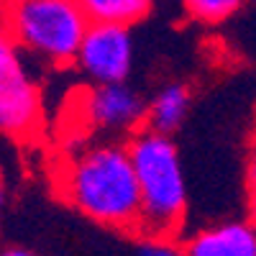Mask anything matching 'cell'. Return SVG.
<instances>
[{
	"mask_svg": "<svg viewBox=\"0 0 256 256\" xmlns=\"http://www.w3.org/2000/svg\"><path fill=\"white\" fill-rule=\"evenodd\" d=\"M62 195L90 220L138 233L141 195L128 144L98 141L74 152L59 177Z\"/></svg>",
	"mask_w": 256,
	"mask_h": 256,
	"instance_id": "cell-1",
	"label": "cell"
},
{
	"mask_svg": "<svg viewBox=\"0 0 256 256\" xmlns=\"http://www.w3.org/2000/svg\"><path fill=\"white\" fill-rule=\"evenodd\" d=\"M141 195V238L174 241L187 218V177L174 138L141 128L128 141Z\"/></svg>",
	"mask_w": 256,
	"mask_h": 256,
	"instance_id": "cell-2",
	"label": "cell"
},
{
	"mask_svg": "<svg viewBox=\"0 0 256 256\" xmlns=\"http://www.w3.org/2000/svg\"><path fill=\"white\" fill-rule=\"evenodd\" d=\"M3 28L16 46L52 64L77 62L90 20L72 0H20L6 6Z\"/></svg>",
	"mask_w": 256,
	"mask_h": 256,
	"instance_id": "cell-3",
	"label": "cell"
},
{
	"mask_svg": "<svg viewBox=\"0 0 256 256\" xmlns=\"http://www.w3.org/2000/svg\"><path fill=\"white\" fill-rule=\"evenodd\" d=\"M38 120V90L18 56L16 41L0 26V134H31Z\"/></svg>",
	"mask_w": 256,
	"mask_h": 256,
	"instance_id": "cell-4",
	"label": "cell"
},
{
	"mask_svg": "<svg viewBox=\"0 0 256 256\" xmlns=\"http://www.w3.org/2000/svg\"><path fill=\"white\" fill-rule=\"evenodd\" d=\"M77 67L95 84H123L134 70V36L128 28L90 24Z\"/></svg>",
	"mask_w": 256,
	"mask_h": 256,
	"instance_id": "cell-5",
	"label": "cell"
},
{
	"mask_svg": "<svg viewBox=\"0 0 256 256\" xmlns=\"http://www.w3.org/2000/svg\"><path fill=\"white\" fill-rule=\"evenodd\" d=\"M82 118L100 134L134 136L141 131V126H146V100L128 82L95 84L82 98Z\"/></svg>",
	"mask_w": 256,
	"mask_h": 256,
	"instance_id": "cell-6",
	"label": "cell"
},
{
	"mask_svg": "<svg viewBox=\"0 0 256 256\" xmlns=\"http://www.w3.org/2000/svg\"><path fill=\"white\" fill-rule=\"evenodd\" d=\"M184 256H256V228L251 220H226L195 230L182 246Z\"/></svg>",
	"mask_w": 256,
	"mask_h": 256,
	"instance_id": "cell-7",
	"label": "cell"
},
{
	"mask_svg": "<svg viewBox=\"0 0 256 256\" xmlns=\"http://www.w3.org/2000/svg\"><path fill=\"white\" fill-rule=\"evenodd\" d=\"M190 105H192V92L187 84L182 82L164 84L152 95V100H146V128L172 138V134L187 120Z\"/></svg>",
	"mask_w": 256,
	"mask_h": 256,
	"instance_id": "cell-8",
	"label": "cell"
},
{
	"mask_svg": "<svg viewBox=\"0 0 256 256\" xmlns=\"http://www.w3.org/2000/svg\"><path fill=\"white\" fill-rule=\"evenodd\" d=\"M80 6L90 24L118 26V28H131L154 8L148 0H82Z\"/></svg>",
	"mask_w": 256,
	"mask_h": 256,
	"instance_id": "cell-9",
	"label": "cell"
},
{
	"mask_svg": "<svg viewBox=\"0 0 256 256\" xmlns=\"http://www.w3.org/2000/svg\"><path fill=\"white\" fill-rule=\"evenodd\" d=\"M244 6L238 0H187L184 10L192 20L205 26H218L226 24L230 16H236Z\"/></svg>",
	"mask_w": 256,
	"mask_h": 256,
	"instance_id": "cell-10",
	"label": "cell"
},
{
	"mask_svg": "<svg viewBox=\"0 0 256 256\" xmlns=\"http://www.w3.org/2000/svg\"><path fill=\"white\" fill-rule=\"evenodd\" d=\"M136 256H184V251L166 238H141Z\"/></svg>",
	"mask_w": 256,
	"mask_h": 256,
	"instance_id": "cell-11",
	"label": "cell"
},
{
	"mask_svg": "<svg viewBox=\"0 0 256 256\" xmlns=\"http://www.w3.org/2000/svg\"><path fill=\"white\" fill-rule=\"evenodd\" d=\"M246 177H248L251 190H256V134H254V138H251L248 154H246Z\"/></svg>",
	"mask_w": 256,
	"mask_h": 256,
	"instance_id": "cell-12",
	"label": "cell"
},
{
	"mask_svg": "<svg viewBox=\"0 0 256 256\" xmlns=\"http://www.w3.org/2000/svg\"><path fill=\"white\" fill-rule=\"evenodd\" d=\"M248 220L256 228V190H251V195H248Z\"/></svg>",
	"mask_w": 256,
	"mask_h": 256,
	"instance_id": "cell-13",
	"label": "cell"
},
{
	"mask_svg": "<svg viewBox=\"0 0 256 256\" xmlns=\"http://www.w3.org/2000/svg\"><path fill=\"white\" fill-rule=\"evenodd\" d=\"M0 256H36V254L26 248H6V251H0Z\"/></svg>",
	"mask_w": 256,
	"mask_h": 256,
	"instance_id": "cell-14",
	"label": "cell"
},
{
	"mask_svg": "<svg viewBox=\"0 0 256 256\" xmlns=\"http://www.w3.org/2000/svg\"><path fill=\"white\" fill-rule=\"evenodd\" d=\"M3 202H6V195H3V190H0V210H3Z\"/></svg>",
	"mask_w": 256,
	"mask_h": 256,
	"instance_id": "cell-15",
	"label": "cell"
}]
</instances>
